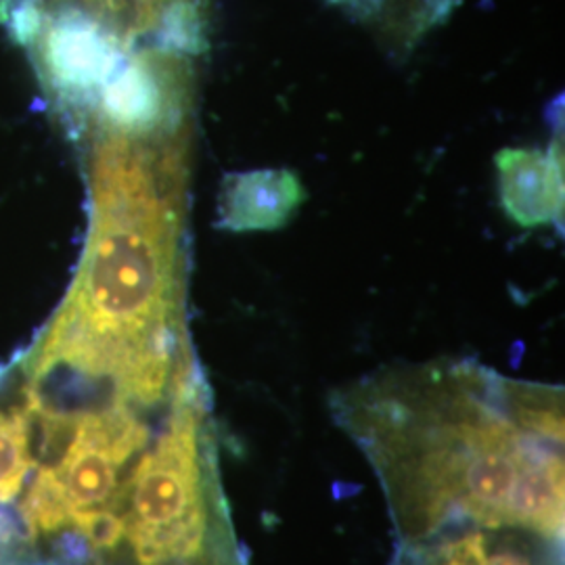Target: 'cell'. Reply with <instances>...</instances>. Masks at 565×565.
<instances>
[{
	"label": "cell",
	"instance_id": "1",
	"mask_svg": "<svg viewBox=\"0 0 565 565\" xmlns=\"http://www.w3.org/2000/svg\"><path fill=\"white\" fill-rule=\"evenodd\" d=\"M329 406L382 486L392 557L565 564L564 387L440 359L385 366Z\"/></svg>",
	"mask_w": 565,
	"mask_h": 565
},
{
	"label": "cell",
	"instance_id": "2",
	"mask_svg": "<svg viewBox=\"0 0 565 565\" xmlns=\"http://www.w3.org/2000/svg\"><path fill=\"white\" fill-rule=\"evenodd\" d=\"M499 193L507 216L524 228L557 223L564 212L562 145L507 147L497 156Z\"/></svg>",
	"mask_w": 565,
	"mask_h": 565
},
{
	"label": "cell",
	"instance_id": "5",
	"mask_svg": "<svg viewBox=\"0 0 565 565\" xmlns=\"http://www.w3.org/2000/svg\"><path fill=\"white\" fill-rule=\"evenodd\" d=\"M34 467V417L23 398L0 408V505L20 497Z\"/></svg>",
	"mask_w": 565,
	"mask_h": 565
},
{
	"label": "cell",
	"instance_id": "4",
	"mask_svg": "<svg viewBox=\"0 0 565 565\" xmlns=\"http://www.w3.org/2000/svg\"><path fill=\"white\" fill-rule=\"evenodd\" d=\"M21 7L34 15L81 13L97 21L128 49L142 34H156L160 42L168 21L158 0H28Z\"/></svg>",
	"mask_w": 565,
	"mask_h": 565
},
{
	"label": "cell",
	"instance_id": "6",
	"mask_svg": "<svg viewBox=\"0 0 565 565\" xmlns=\"http://www.w3.org/2000/svg\"><path fill=\"white\" fill-rule=\"evenodd\" d=\"M158 2L162 4L168 20H172V18H177L181 13H186V11H202L200 0H158Z\"/></svg>",
	"mask_w": 565,
	"mask_h": 565
},
{
	"label": "cell",
	"instance_id": "3",
	"mask_svg": "<svg viewBox=\"0 0 565 565\" xmlns=\"http://www.w3.org/2000/svg\"><path fill=\"white\" fill-rule=\"evenodd\" d=\"M306 202V189L291 170H254L223 181L221 228L233 233L277 231L287 226Z\"/></svg>",
	"mask_w": 565,
	"mask_h": 565
}]
</instances>
